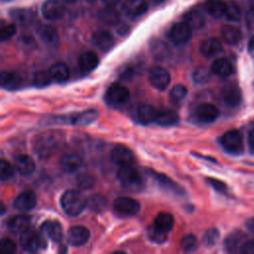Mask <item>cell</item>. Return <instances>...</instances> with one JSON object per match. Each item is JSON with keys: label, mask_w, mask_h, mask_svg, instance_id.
Masks as SVG:
<instances>
[{"label": "cell", "mask_w": 254, "mask_h": 254, "mask_svg": "<svg viewBox=\"0 0 254 254\" xmlns=\"http://www.w3.org/2000/svg\"><path fill=\"white\" fill-rule=\"evenodd\" d=\"M64 136L61 130H48L35 136L32 142L33 150L42 159L56 154L64 145Z\"/></svg>", "instance_id": "cell-1"}, {"label": "cell", "mask_w": 254, "mask_h": 254, "mask_svg": "<svg viewBox=\"0 0 254 254\" xmlns=\"http://www.w3.org/2000/svg\"><path fill=\"white\" fill-rule=\"evenodd\" d=\"M61 206L68 216H76L86 206V198L78 191L68 190L61 197Z\"/></svg>", "instance_id": "cell-2"}, {"label": "cell", "mask_w": 254, "mask_h": 254, "mask_svg": "<svg viewBox=\"0 0 254 254\" xmlns=\"http://www.w3.org/2000/svg\"><path fill=\"white\" fill-rule=\"evenodd\" d=\"M117 179L130 191H138L143 189L144 184L141 174L132 165L120 167L117 171Z\"/></svg>", "instance_id": "cell-3"}, {"label": "cell", "mask_w": 254, "mask_h": 254, "mask_svg": "<svg viewBox=\"0 0 254 254\" xmlns=\"http://www.w3.org/2000/svg\"><path fill=\"white\" fill-rule=\"evenodd\" d=\"M220 144L229 154L239 155L243 152V140L238 130L231 129L226 131L220 138Z\"/></svg>", "instance_id": "cell-4"}, {"label": "cell", "mask_w": 254, "mask_h": 254, "mask_svg": "<svg viewBox=\"0 0 254 254\" xmlns=\"http://www.w3.org/2000/svg\"><path fill=\"white\" fill-rule=\"evenodd\" d=\"M46 244V236H44L42 233L39 234L32 229H28L21 233L20 245L25 251L35 252L40 248H44Z\"/></svg>", "instance_id": "cell-5"}, {"label": "cell", "mask_w": 254, "mask_h": 254, "mask_svg": "<svg viewBox=\"0 0 254 254\" xmlns=\"http://www.w3.org/2000/svg\"><path fill=\"white\" fill-rule=\"evenodd\" d=\"M147 174L153 178V180L157 183V185L164 190L174 194V195H183L185 194V190L184 189L177 184L176 182H174L171 178H169L168 176L158 173L154 170H150L147 169Z\"/></svg>", "instance_id": "cell-6"}, {"label": "cell", "mask_w": 254, "mask_h": 254, "mask_svg": "<svg viewBox=\"0 0 254 254\" xmlns=\"http://www.w3.org/2000/svg\"><path fill=\"white\" fill-rule=\"evenodd\" d=\"M98 112L95 109H88L81 113H76L70 116H56V123H70L78 126L88 125L96 120Z\"/></svg>", "instance_id": "cell-7"}, {"label": "cell", "mask_w": 254, "mask_h": 254, "mask_svg": "<svg viewBox=\"0 0 254 254\" xmlns=\"http://www.w3.org/2000/svg\"><path fill=\"white\" fill-rule=\"evenodd\" d=\"M113 208L120 215L133 216L139 212L141 205L139 201L132 197L120 196L113 201Z\"/></svg>", "instance_id": "cell-8"}, {"label": "cell", "mask_w": 254, "mask_h": 254, "mask_svg": "<svg viewBox=\"0 0 254 254\" xmlns=\"http://www.w3.org/2000/svg\"><path fill=\"white\" fill-rule=\"evenodd\" d=\"M149 81L156 89L164 90L170 84L171 74L167 68L161 65H154L149 70Z\"/></svg>", "instance_id": "cell-9"}, {"label": "cell", "mask_w": 254, "mask_h": 254, "mask_svg": "<svg viewBox=\"0 0 254 254\" xmlns=\"http://www.w3.org/2000/svg\"><path fill=\"white\" fill-rule=\"evenodd\" d=\"M130 92L128 88L120 83H112L105 93V99L108 103L113 105H119L126 102L129 98Z\"/></svg>", "instance_id": "cell-10"}, {"label": "cell", "mask_w": 254, "mask_h": 254, "mask_svg": "<svg viewBox=\"0 0 254 254\" xmlns=\"http://www.w3.org/2000/svg\"><path fill=\"white\" fill-rule=\"evenodd\" d=\"M110 158H111V161L119 167L132 165L135 162V157L132 151L123 145L115 146L111 150Z\"/></svg>", "instance_id": "cell-11"}, {"label": "cell", "mask_w": 254, "mask_h": 254, "mask_svg": "<svg viewBox=\"0 0 254 254\" xmlns=\"http://www.w3.org/2000/svg\"><path fill=\"white\" fill-rule=\"evenodd\" d=\"M191 38V28L185 22L175 24L169 31V39L176 45H183Z\"/></svg>", "instance_id": "cell-12"}, {"label": "cell", "mask_w": 254, "mask_h": 254, "mask_svg": "<svg viewBox=\"0 0 254 254\" xmlns=\"http://www.w3.org/2000/svg\"><path fill=\"white\" fill-rule=\"evenodd\" d=\"M90 236L88 228L82 225H74L67 231V242L75 247L84 245Z\"/></svg>", "instance_id": "cell-13"}, {"label": "cell", "mask_w": 254, "mask_h": 254, "mask_svg": "<svg viewBox=\"0 0 254 254\" xmlns=\"http://www.w3.org/2000/svg\"><path fill=\"white\" fill-rule=\"evenodd\" d=\"M221 97L224 104L228 107H237L242 100V94L239 87L235 84H227L221 90Z\"/></svg>", "instance_id": "cell-14"}, {"label": "cell", "mask_w": 254, "mask_h": 254, "mask_svg": "<svg viewBox=\"0 0 254 254\" xmlns=\"http://www.w3.org/2000/svg\"><path fill=\"white\" fill-rule=\"evenodd\" d=\"M42 14L47 20H59L64 14V7L59 0H47L42 6Z\"/></svg>", "instance_id": "cell-15"}, {"label": "cell", "mask_w": 254, "mask_h": 254, "mask_svg": "<svg viewBox=\"0 0 254 254\" xmlns=\"http://www.w3.org/2000/svg\"><path fill=\"white\" fill-rule=\"evenodd\" d=\"M36 33L40 40L48 47H56L59 44L60 38L56 29L50 25H40L36 29Z\"/></svg>", "instance_id": "cell-16"}, {"label": "cell", "mask_w": 254, "mask_h": 254, "mask_svg": "<svg viewBox=\"0 0 254 254\" xmlns=\"http://www.w3.org/2000/svg\"><path fill=\"white\" fill-rule=\"evenodd\" d=\"M219 115L218 108L211 103H201L195 109V117L202 123H211Z\"/></svg>", "instance_id": "cell-17"}, {"label": "cell", "mask_w": 254, "mask_h": 254, "mask_svg": "<svg viewBox=\"0 0 254 254\" xmlns=\"http://www.w3.org/2000/svg\"><path fill=\"white\" fill-rule=\"evenodd\" d=\"M36 194L32 190H25L19 193L14 199L13 205L19 211H28L36 206Z\"/></svg>", "instance_id": "cell-18"}, {"label": "cell", "mask_w": 254, "mask_h": 254, "mask_svg": "<svg viewBox=\"0 0 254 254\" xmlns=\"http://www.w3.org/2000/svg\"><path fill=\"white\" fill-rule=\"evenodd\" d=\"M31 223V217L26 214H19L12 216L7 220L6 226L11 233L21 234L29 229Z\"/></svg>", "instance_id": "cell-19"}, {"label": "cell", "mask_w": 254, "mask_h": 254, "mask_svg": "<svg viewBox=\"0 0 254 254\" xmlns=\"http://www.w3.org/2000/svg\"><path fill=\"white\" fill-rule=\"evenodd\" d=\"M41 233L54 242H60L63 238L62 224L57 220L45 221L41 226Z\"/></svg>", "instance_id": "cell-20"}, {"label": "cell", "mask_w": 254, "mask_h": 254, "mask_svg": "<svg viewBox=\"0 0 254 254\" xmlns=\"http://www.w3.org/2000/svg\"><path fill=\"white\" fill-rule=\"evenodd\" d=\"M124 12L130 18L142 16L148 9L146 0H127L123 6Z\"/></svg>", "instance_id": "cell-21"}, {"label": "cell", "mask_w": 254, "mask_h": 254, "mask_svg": "<svg viewBox=\"0 0 254 254\" xmlns=\"http://www.w3.org/2000/svg\"><path fill=\"white\" fill-rule=\"evenodd\" d=\"M14 165H15L17 172L22 176L31 175L35 171V168H36L34 160L29 155H26V154L17 156L15 158Z\"/></svg>", "instance_id": "cell-22"}, {"label": "cell", "mask_w": 254, "mask_h": 254, "mask_svg": "<svg viewBox=\"0 0 254 254\" xmlns=\"http://www.w3.org/2000/svg\"><path fill=\"white\" fill-rule=\"evenodd\" d=\"M92 43L99 50L106 52L112 48L114 44V39L109 32L100 30L92 35Z\"/></svg>", "instance_id": "cell-23"}, {"label": "cell", "mask_w": 254, "mask_h": 254, "mask_svg": "<svg viewBox=\"0 0 254 254\" xmlns=\"http://www.w3.org/2000/svg\"><path fill=\"white\" fill-rule=\"evenodd\" d=\"M200 54L205 58H211L222 51V45L216 38H208L201 42L199 47Z\"/></svg>", "instance_id": "cell-24"}, {"label": "cell", "mask_w": 254, "mask_h": 254, "mask_svg": "<svg viewBox=\"0 0 254 254\" xmlns=\"http://www.w3.org/2000/svg\"><path fill=\"white\" fill-rule=\"evenodd\" d=\"M1 86L5 89H17L22 84V77L16 71H2L0 76Z\"/></svg>", "instance_id": "cell-25"}, {"label": "cell", "mask_w": 254, "mask_h": 254, "mask_svg": "<svg viewBox=\"0 0 254 254\" xmlns=\"http://www.w3.org/2000/svg\"><path fill=\"white\" fill-rule=\"evenodd\" d=\"M82 165V159L76 153H67L61 159V167L66 173H73Z\"/></svg>", "instance_id": "cell-26"}, {"label": "cell", "mask_w": 254, "mask_h": 254, "mask_svg": "<svg viewBox=\"0 0 254 254\" xmlns=\"http://www.w3.org/2000/svg\"><path fill=\"white\" fill-rule=\"evenodd\" d=\"M99 60L97 55L92 51H87L82 53L78 59V65L80 69L84 72H89L93 70L98 65Z\"/></svg>", "instance_id": "cell-27"}, {"label": "cell", "mask_w": 254, "mask_h": 254, "mask_svg": "<svg viewBox=\"0 0 254 254\" xmlns=\"http://www.w3.org/2000/svg\"><path fill=\"white\" fill-rule=\"evenodd\" d=\"M158 111L149 104L139 105L136 109V118L142 124H149L155 122Z\"/></svg>", "instance_id": "cell-28"}, {"label": "cell", "mask_w": 254, "mask_h": 254, "mask_svg": "<svg viewBox=\"0 0 254 254\" xmlns=\"http://www.w3.org/2000/svg\"><path fill=\"white\" fill-rule=\"evenodd\" d=\"M211 71L219 77H227L232 74L233 67L228 60L219 58L212 63Z\"/></svg>", "instance_id": "cell-29"}, {"label": "cell", "mask_w": 254, "mask_h": 254, "mask_svg": "<svg viewBox=\"0 0 254 254\" xmlns=\"http://www.w3.org/2000/svg\"><path fill=\"white\" fill-rule=\"evenodd\" d=\"M11 17L23 26H28L35 20L36 14L34 11L26 8H18L10 11Z\"/></svg>", "instance_id": "cell-30"}, {"label": "cell", "mask_w": 254, "mask_h": 254, "mask_svg": "<svg viewBox=\"0 0 254 254\" xmlns=\"http://www.w3.org/2000/svg\"><path fill=\"white\" fill-rule=\"evenodd\" d=\"M179 119L180 118L177 112H175L174 110L165 109V110L158 111L155 119V123L159 124L160 126L169 127L177 124L179 122Z\"/></svg>", "instance_id": "cell-31"}, {"label": "cell", "mask_w": 254, "mask_h": 254, "mask_svg": "<svg viewBox=\"0 0 254 254\" xmlns=\"http://www.w3.org/2000/svg\"><path fill=\"white\" fill-rule=\"evenodd\" d=\"M184 22L188 24L191 29L197 30L203 27L204 17L200 11L196 9H191L184 15Z\"/></svg>", "instance_id": "cell-32"}, {"label": "cell", "mask_w": 254, "mask_h": 254, "mask_svg": "<svg viewBox=\"0 0 254 254\" xmlns=\"http://www.w3.org/2000/svg\"><path fill=\"white\" fill-rule=\"evenodd\" d=\"M49 71H50L52 78L57 82H64L69 76L68 66L64 63H62V62L54 64L50 67Z\"/></svg>", "instance_id": "cell-33"}, {"label": "cell", "mask_w": 254, "mask_h": 254, "mask_svg": "<svg viewBox=\"0 0 254 254\" xmlns=\"http://www.w3.org/2000/svg\"><path fill=\"white\" fill-rule=\"evenodd\" d=\"M86 206L90 210L99 213L104 211L107 208L108 202H107V199L102 194L93 193L87 197Z\"/></svg>", "instance_id": "cell-34"}, {"label": "cell", "mask_w": 254, "mask_h": 254, "mask_svg": "<svg viewBox=\"0 0 254 254\" xmlns=\"http://www.w3.org/2000/svg\"><path fill=\"white\" fill-rule=\"evenodd\" d=\"M175 219L174 216L169 212H160L154 219L153 225L157 228L161 229L162 231L169 232L174 227Z\"/></svg>", "instance_id": "cell-35"}, {"label": "cell", "mask_w": 254, "mask_h": 254, "mask_svg": "<svg viewBox=\"0 0 254 254\" xmlns=\"http://www.w3.org/2000/svg\"><path fill=\"white\" fill-rule=\"evenodd\" d=\"M221 36L223 41L228 45H236L241 40L240 30L231 25H225L222 27Z\"/></svg>", "instance_id": "cell-36"}, {"label": "cell", "mask_w": 254, "mask_h": 254, "mask_svg": "<svg viewBox=\"0 0 254 254\" xmlns=\"http://www.w3.org/2000/svg\"><path fill=\"white\" fill-rule=\"evenodd\" d=\"M207 13L213 18H220L225 14L226 3L222 0H207L205 2Z\"/></svg>", "instance_id": "cell-37"}, {"label": "cell", "mask_w": 254, "mask_h": 254, "mask_svg": "<svg viewBox=\"0 0 254 254\" xmlns=\"http://www.w3.org/2000/svg\"><path fill=\"white\" fill-rule=\"evenodd\" d=\"M244 237V234L240 231H234L231 234H229L225 241H224V245H225V249L228 252H235L237 250H240L241 246H242V239Z\"/></svg>", "instance_id": "cell-38"}, {"label": "cell", "mask_w": 254, "mask_h": 254, "mask_svg": "<svg viewBox=\"0 0 254 254\" xmlns=\"http://www.w3.org/2000/svg\"><path fill=\"white\" fill-rule=\"evenodd\" d=\"M99 20L105 24V25H108V26H113V25H116L119 23V13L113 9L112 7H109L107 6V8H104L103 10H101L99 12Z\"/></svg>", "instance_id": "cell-39"}, {"label": "cell", "mask_w": 254, "mask_h": 254, "mask_svg": "<svg viewBox=\"0 0 254 254\" xmlns=\"http://www.w3.org/2000/svg\"><path fill=\"white\" fill-rule=\"evenodd\" d=\"M151 52L156 60L163 61L165 60L170 53L169 47L161 40H154L151 43Z\"/></svg>", "instance_id": "cell-40"}, {"label": "cell", "mask_w": 254, "mask_h": 254, "mask_svg": "<svg viewBox=\"0 0 254 254\" xmlns=\"http://www.w3.org/2000/svg\"><path fill=\"white\" fill-rule=\"evenodd\" d=\"M188 94V89L183 84H176L172 87L169 93V98L172 103L179 104L181 101H183Z\"/></svg>", "instance_id": "cell-41"}, {"label": "cell", "mask_w": 254, "mask_h": 254, "mask_svg": "<svg viewBox=\"0 0 254 254\" xmlns=\"http://www.w3.org/2000/svg\"><path fill=\"white\" fill-rule=\"evenodd\" d=\"M220 238V233L216 228H208L207 230L204 231L201 241L204 246L206 247H212L214 246Z\"/></svg>", "instance_id": "cell-42"}, {"label": "cell", "mask_w": 254, "mask_h": 254, "mask_svg": "<svg viewBox=\"0 0 254 254\" xmlns=\"http://www.w3.org/2000/svg\"><path fill=\"white\" fill-rule=\"evenodd\" d=\"M191 79L195 84H204L209 81L210 73L205 67L198 66L192 71Z\"/></svg>", "instance_id": "cell-43"}, {"label": "cell", "mask_w": 254, "mask_h": 254, "mask_svg": "<svg viewBox=\"0 0 254 254\" xmlns=\"http://www.w3.org/2000/svg\"><path fill=\"white\" fill-rule=\"evenodd\" d=\"M168 232H165V231H162L161 229L157 228L156 226L152 225L150 227H148V230H147V235H148V238L155 242V243H164L167 238H168V235H167Z\"/></svg>", "instance_id": "cell-44"}, {"label": "cell", "mask_w": 254, "mask_h": 254, "mask_svg": "<svg viewBox=\"0 0 254 254\" xmlns=\"http://www.w3.org/2000/svg\"><path fill=\"white\" fill-rule=\"evenodd\" d=\"M224 16L228 21L238 22L241 18V11L239 6L235 2L226 3V10Z\"/></svg>", "instance_id": "cell-45"}, {"label": "cell", "mask_w": 254, "mask_h": 254, "mask_svg": "<svg viewBox=\"0 0 254 254\" xmlns=\"http://www.w3.org/2000/svg\"><path fill=\"white\" fill-rule=\"evenodd\" d=\"M52 76L50 74V71L45 70H39L34 73L33 76V83L37 87H45L51 83Z\"/></svg>", "instance_id": "cell-46"}, {"label": "cell", "mask_w": 254, "mask_h": 254, "mask_svg": "<svg viewBox=\"0 0 254 254\" xmlns=\"http://www.w3.org/2000/svg\"><path fill=\"white\" fill-rule=\"evenodd\" d=\"M181 247L186 252H192L197 249L198 241L193 234H187L181 240Z\"/></svg>", "instance_id": "cell-47"}, {"label": "cell", "mask_w": 254, "mask_h": 254, "mask_svg": "<svg viewBox=\"0 0 254 254\" xmlns=\"http://www.w3.org/2000/svg\"><path fill=\"white\" fill-rule=\"evenodd\" d=\"M0 174H1V181H7L9 179H11L14 176V168L12 167V165L2 159L1 160V164H0Z\"/></svg>", "instance_id": "cell-48"}, {"label": "cell", "mask_w": 254, "mask_h": 254, "mask_svg": "<svg viewBox=\"0 0 254 254\" xmlns=\"http://www.w3.org/2000/svg\"><path fill=\"white\" fill-rule=\"evenodd\" d=\"M76 185L81 190H87L94 186V179L92 176L87 174H82L77 177Z\"/></svg>", "instance_id": "cell-49"}, {"label": "cell", "mask_w": 254, "mask_h": 254, "mask_svg": "<svg viewBox=\"0 0 254 254\" xmlns=\"http://www.w3.org/2000/svg\"><path fill=\"white\" fill-rule=\"evenodd\" d=\"M17 29L16 26L14 24H8L5 26H2L1 28V33H0V37H1V41H7L9 39H11L15 33H16Z\"/></svg>", "instance_id": "cell-50"}, {"label": "cell", "mask_w": 254, "mask_h": 254, "mask_svg": "<svg viewBox=\"0 0 254 254\" xmlns=\"http://www.w3.org/2000/svg\"><path fill=\"white\" fill-rule=\"evenodd\" d=\"M205 181H206L207 184H208L209 186H211L216 191L221 192V193L226 192V190H227V186H226L222 181H219V180L214 179V178H206Z\"/></svg>", "instance_id": "cell-51"}, {"label": "cell", "mask_w": 254, "mask_h": 254, "mask_svg": "<svg viewBox=\"0 0 254 254\" xmlns=\"http://www.w3.org/2000/svg\"><path fill=\"white\" fill-rule=\"evenodd\" d=\"M1 250L6 253H14L16 250V244L9 238H4L1 241Z\"/></svg>", "instance_id": "cell-52"}, {"label": "cell", "mask_w": 254, "mask_h": 254, "mask_svg": "<svg viewBox=\"0 0 254 254\" xmlns=\"http://www.w3.org/2000/svg\"><path fill=\"white\" fill-rule=\"evenodd\" d=\"M135 68L131 65H126L123 69H121L120 71V78L122 80H130L131 78H133V76L135 75Z\"/></svg>", "instance_id": "cell-53"}, {"label": "cell", "mask_w": 254, "mask_h": 254, "mask_svg": "<svg viewBox=\"0 0 254 254\" xmlns=\"http://www.w3.org/2000/svg\"><path fill=\"white\" fill-rule=\"evenodd\" d=\"M239 252L242 254H254V240L245 241L242 244Z\"/></svg>", "instance_id": "cell-54"}, {"label": "cell", "mask_w": 254, "mask_h": 254, "mask_svg": "<svg viewBox=\"0 0 254 254\" xmlns=\"http://www.w3.org/2000/svg\"><path fill=\"white\" fill-rule=\"evenodd\" d=\"M246 22L249 28L254 27V10H250L246 14Z\"/></svg>", "instance_id": "cell-55"}, {"label": "cell", "mask_w": 254, "mask_h": 254, "mask_svg": "<svg viewBox=\"0 0 254 254\" xmlns=\"http://www.w3.org/2000/svg\"><path fill=\"white\" fill-rule=\"evenodd\" d=\"M248 142H249V147L251 148L252 151H254V129L249 133Z\"/></svg>", "instance_id": "cell-56"}, {"label": "cell", "mask_w": 254, "mask_h": 254, "mask_svg": "<svg viewBox=\"0 0 254 254\" xmlns=\"http://www.w3.org/2000/svg\"><path fill=\"white\" fill-rule=\"evenodd\" d=\"M246 226H247V228H248L251 232L254 233V217L250 218V219L246 222Z\"/></svg>", "instance_id": "cell-57"}, {"label": "cell", "mask_w": 254, "mask_h": 254, "mask_svg": "<svg viewBox=\"0 0 254 254\" xmlns=\"http://www.w3.org/2000/svg\"><path fill=\"white\" fill-rule=\"evenodd\" d=\"M106 6H109V7H113V6H115L118 2H119V0H101Z\"/></svg>", "instance_id": "cell-58"}, {"label": "cell", "mask_w": 254, "mask_h": 254, "mask_svg": "<svg viewBox=\"0 0 254 254\" xmlns=\"http://www.w3.org/2000/svg\"><path fill=\"white\" fill-rule=\"evenodd\" d=\"M248 50H249V53L252 54L254 56V36L251 38V40L249 41V44H248Z\"/></svg>", "instance_id": "cell-59"}, {"label": "cell", "mask_w": 254, "mask_h": 254, "mask_svg": "<svg viewBox=\"0 0 254 254\" xmlns=\"http://www.w3.org/2000/svg\"><path fill=\"white\" fill-rule=\"evenodd\" d=\"M127 27L126 26H122L120 29H118L117 30V32L119 33V34H121V35H124V34H126V32H127Z\"/></svg>", "instance_id": "cell-60"}, {"label": "cell", "mask_w": 254, "mask_h": 254, "mask_svg": "<svg viewBox=\"0 0 254 254\" xmlns=\"http://www.w3.org/2000/svg\"><path fill=\"white\" fill-rule=\"evenodd\" d=\"M1 207H2V210H1V214L3 215L5 213V205L4 203H1Z\"/></svg>", "instance_id": "cell-61"}, {"label": "cell", "mask_w": 254, "mask_h": 254, "mask_svg": "<svg viewBox=\"0 0 254 254\" xmlns=\"http://www.w3.org/2000/svg\"><path fill=\"white\" fill-rule=\"evenodd\" d=\"M65 2H67V3H73V2H75L76 0H64Z\"/></svg>", "instance_id": "cell-62"}, {"label": "cell", "mask_w": 254, "mask_h": 254, "mask_svg": "<svg viewBox=\"0 0 254 254\" xmlns=\"http://www.w3.org/2000/svg\"><path fill=\"white\" fill-rule=\"evenodd\" d=\"M153 1H155V2H157V3H161V2H163V1H165V0H153Z\"/></svg>", "instance_id": "cell-63"}, {"label": "cell", "mask_w": 254, "mask_h": 254, "mask_svg": "<svg viewBox=\"0 0 254 254\" xmlns=\"http://www.w3.org/2000/svg\"><path fill=\"white\" fill-rule=\"evenodd\" d=\"M84 1H86V2H93L94 0H84Z\"/></svg>", "instance_id": "cell-64"}]
</instances>
